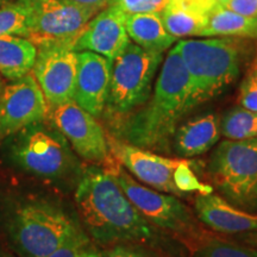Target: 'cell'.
Here are the masks:
<instances>
[{"mask_svg":"<svg viewBox=\"0 0 257 257\" xmlns=\"http://www.w3.org/2000/svg\"><path fill=\"white\" fill-rule=\"evenodd\" d=\"M125 27L130 40L149 51L165 53L176 41L166 30L160 12L126 15Z\"/></svg>","mask_w":257,"mask_h":257,"instance_id":"cell-18","label":"cell"},{"mask_svg":"<svg viewBox=\"0 0 257 257\" xmlns=\"http://www.w3.org/2000/svg\"><path fill=\"white\" fill-rule=\"evenodd\" d=\"M30 11L28 40L44 43H72L96 12L74 6L63 0H22Z\"/></svg>","mask_w":257,"mask_h":257,"instance_id":"cell-9","label":"cell"},{"mask_svg":"<svg viewBox=\"0 0 257 257\" xmlns=\"http://www.w3.org/2000/svg\"><path fill=\"white\" fill-rule=\"evenodd\" d=\"M78 51L72 43H44L37 46L32 74L40 85L49 110L74 101Z\"/></svg>","mask_w":257,"mask_h":257,"instance_id":"cell-10","label":"cell"},{"mask_svg":"<svg viewBox=\"0 0 257 257\" xmlns=\"http://www.w3.org/2000/svg\"><path fill=\"white\" fill-rule=\"evenodd\" d=\"M4 87H5L4 81H3V79L0 78V96H2V93H3V91H4Z\"/></svg>","mask_w":257,"mask_h":257,"instance_id":"cell-32","label":"cell"},{"mask_svg":"<svg viewBox=\"0 0 257 257\" xmlns=\"http://www.w3.org/2000/svg\"><path fill=\"white\" fill-rule=\"evenodd\" d=\"M79 257H101V255L98 251H95V250L87 248V249L83 250L81 253H80Z\"/></svg>","mask_w":257,"mask_h":257,"instance_id":"cell-31","label":"cell"},{"mask_svg":"<svg viewBox=\"0 0 257 257\" xmlns=\"http://www.w3.org/2000/svg\"><path fill=\"white\" fill-rule=\"evenodd\" d=\"M220 136V117L208 112L179 124L172 146L181 159L194 157L211 150L219 142Z\"/></svg>","mask_w":257,"mask_h":257,"instance_id":"cell-17","label":"cell"},{"mask_svg":"<svg viewBox=\"0 0 257 257\" xmlns=\"http://www.w3.org/2000/svg\"><path fill=\"white\" fill-rule=\"evenodd\" d=\"M4 142L8 144L10 160L38 178L62 180L78 173V159L67 138L51 120L28 125Z\"/></svg>","mask_w":257,"mask_h":257,"instance_id":"cell-4","label":"cell"},{"mask_svg":"<svg viewBox=\"0 0 257 257\" xmlns=\"http://www.w3.org/2000/svg\"><path fill=\"white\" fill-rule=\"evenodd\" d=\"M193 257H257V250L223 240H211L200 246Z\"/></svg>","mask_w":257,"mask_h":257,"instance_id":"cell-24","label":"cell"},{"mask_svg":"<svg viewBox=\"0 0 257 257\" xmlns=\"http://www.w3.org/2000/svg\"><path fill=\"white\" fill-rule=\"evenodd\" d=\"M108 149L117 162L141 182L156 191L181 197L175 182L176 170L186 159H172L157 155L152 150L133 146L120 140H107Z\"/></svg>","mask_w":257,"mask_h":257,"instance_id":"cell-13","label":"cell"},{"mask_svg":"<svg viewBox=\"0 0 257 257\" xmlns=\"http://www.w3.org/2000/svg\"><path fill=\"white\" fill-rule=\"evenodd\" d=\"M37 47L25 37H0V74L15 81L27 75L34 68Z\"/></svg>","mask_w":257,"mask_h":257,"instance_id":"cell-20","label":"cell"},{"mask_svg":"<svg viewBox=\"0 0 257 257\" xmlns=\"http://www.w3.org/2000/svg\"><path fill=\"white\" fill-rule=\"evenodd\" d=\"M106 257H154L144 251V250L136 248V246H128L124 244H117L106 251Z\"/></svg>","mask_w":257,"mask_h":257,"instance_id":"cell-29","label":"cell"},{"mask_svg":"<svg viewBox=\"0 0 257 257\" xmlns=\"http://www.w3.org/2000/svg\"><path fill=\"white\" fill-rule=\"evenodd\" d=\"M221 135L231 141L257 138V112L236 106L220 118Z\"/></svg>","mask_w":257,"mask_h":257,"instance_id":"cell-22","label":"cell"},{"mask_svg":"<svg viewBox=\"0 0 257 257\" xmlns=\"http://www.w3.org/2000/svg\"><path fill=\"white\" fill-rule=\"evenodd\" d=\"M219 5L238 15L257 17V0H224Z\"/></svg>","mask_w":257,"mask_h":257,"instance_id":"cell-28","label":"cell"},{"mask_svg":"<svg viewBox=\"0 0 257 257\" xmlns=\"http://www.w3.org/2000/svg\"><path fill=\"white\" fill-rule=\"evenodd\" d=\"M48 114L49 107L34 74L15 80L0 96V143L28 125L46 120Z\"/></svg>","mask_w":257,"mask_h":257,"instance_id":"cell-12","label":"cell"},{"mask_svg":"<svg viewBox=\"0 0 257 257\" xmlns=\"http://www.w3.org/2000/svg\"><path fill=\"white\" fill-rule=\"evenodd\" d=\"M30 11L22 0L8 3L0 8V37L19 36L28 38Z\"/></svg>","mask_w":257,"mask_h":257,"instance_id":"cell-23","label":"cell"},{"mask_svg":"<svg viewBox=\"0 0 257 257\" xmlns=\"http://www.w3.org/2000/svg\"><path fill=\"white\" fill-rule=\"evenodd\" d=\"M166 30L173 37H200L208 21V14L184 0H169L160 12Z\"/></svg>","mask_w":257,"mask_h":257,"instance_id":"cell-19","label":"cell"},{"mask_svg":"<svg viewBox=\"0 0 257 257\" xmlns=\"http://www.w3.org/2000/svg\"><path fill=\"white\" fill-rule=\"evenodd\" d=\"M75 202L88 233L105 244L154 238L152 225L136 210L113 176L92 166L79 180Z\"/></svg>","mask_w":257,"mask_h":257,"instance_id":"cell-2","label":"cell"},{"mask_svg":"<svg viewBox=\"0 0 257 257\" xmlns=\"http://www.w3.org/2000/svg\"><path fill=\"white\" fill-rule=\"evenodd\" d=\"M112 63L113 61L92 51H78L74 101L95 118L105 111Z\"/></svg>","mask_w":257,"mask_h":257,"instance_id":"cell-15","label":"cell"},{"mask_svg":"<svg viewBox=\"0 0 257 257\" xmlns=\"http://www.w3.org/2000/svg\"><path fill=\"white\" fill-rule=\"evenodd\" d=\"M78 226L56 205L29 201L10 217L8 233L21 257H48Z\"/></svg>","mask_w":257,"mask_h":257,"instance_id":"cell-6","label":"cell"},{"mask_svg":"<svg viewBox=\"0 0 257 257\" xmlns=\"http://www.w3.org/2000/svg\"><path fill=\"white\" fill-rule=\"evenodd\" d=\"M63 2L74 6H78V8L91 10V11H94L98 14L100 10L105 9L107 6L108 0H63Z\"/></svg>","mask_w":257,"mask_h":257,"instance_id":"cell-30","label":"cell"},{"mask_svg":"<svg viewBox=\"0 0 257 257\" xmlns=\"http://www.w3.org/2000/svg\"><path fill=\"white\" fill-rule=\"evenodd\" d=\"M238 100L242 107L257 112V75L255 69L243 80Z\"/></svg>","mask_w":257,"mask_h":257,"instance_id":"cell-27","label":"cell"},{"mask_svg":"<svg viewBox=\"0 0 257 257\" xmlns=\"http://www.w3.org/2000/svg\"><path fill=\"white\" fill-rule=\"evenodd\" d=\"M126 15L115 6H106L86 24L74 49L92 51L113 61L130 43L126 27Z\"/></svg>","mask_w":257,"mask_h":257,"instance_id":"cell-14","label":"cell"},{"mask_svg":"<svg viewBox=\"0 0 257 257\" xmlns=\"http://www.w3.org/2000/svg\"><path fill=\"white\" fill-rule=\"evenodd\" d=\"M175 49L191 79L197 106L220 95L238 79L242 51L234 40L229 37L182 40Z\"/></svg>","mask_w":257,"mask_h":257,"instance_id":"cell-3","label":"cell"},{"mask_svg":"<svg viewBox=\"0 0 257 257\" xmlns=\"http://www.w3.org/2000/svg\"><path fill=\"white\" fill-rule=\"evenodd\" d=\"M207 169L221 198L257 212V138L223 141L212 152Z\"/></svg>","mask_w":257,"mask_h":257,"instance_id":"cell-5","label":"cell"},{"mask_svg":"<svg viewBox=\"0 0 257 257\" xmlns=\"http://www.w3.org/2000/svg\"><path fill=\"white\" fill-rule=\"evenodd\" d=\"M49 112L50 120L81 159L91 163H107L110 160L107 137L95 117L75 101L56 106Z\"/></svg>","mask_w":257,"mask_h":257,"instance_id":"cell-11","label":"cell"},{"mask_svg":"<svg viewBox=\"0 0 257 257\" xmlns=\"http://www.w3.org/2000/svg\"><path fill=\"white\" fill-rule=\"evenodd\" d=\"M255 72H256V75H257V67L255 68Z\"/></svg>","mask_w":257,"mask_h":257,"instance_id":"cell-36","label":"cell"},{"mask_svg":"<svg viewBox=\"0 0 257 257\" xmlns=\"http://www.w3.org/2000/svg\"><path fill=\"white\" fill-rule=\"evenodd\" d=\"M213 2H216V3H217V4H220V3H223V2H224V0H213Z\"/></svg>","mask_w":257,"mask_h":257,"instance_id":"cell-35","label":"cell"},{"mask_svg":"<svg viewBox=\"0 0 257 257\" xmlns=\"http://www.w3.org/2000/svg\"><path fill=\"white\" fill-rule=\"evenodd\" d=\"M194 107L191 79L174 47L163 61L152 99L121 125V141L152 152H169L180 120Z\"/></svg>","mask_w":257,"mask_h":257,"instance_id":"cell-1","label":"cell"},{"mask_svg":"<svg viewBox=\"0 0 257 257\" xmlns=\"http://www.w3.org/2000/svg\"><path fill=\"white\" fill-rule=\"evenodd\" d=\"M169 0H108L107 6H115L125 15L161 12Z\"/></svg>","mask_w":257,"mask_h":257,"instance_id":"cell-26","label":"cell"},{"mask_svg":"<svg viewBox=\"0 0 257 257\" xmlns=\"http://www.w3.org/2000/svg\"><path fill=\"white\" fill-rule=\"evenodd\" d=\"M200 37L257 38V17H246L217 4L208 14Z\"/></svg>","mask_w":257,"mask_h":257,"instance_id":"cell-21","label":"cell"},{"mask_svg":"<svg viewBox=\"0 0 257 257\" xmlns=\"http://www.w3.org/2000/svg\"><path fill=\"white\" fill-rule=\"evenodd\" d=\"M106 170L113 176L128 200L150 224L173 232L184 233L194 230V217L175 195L141 185L113 160H108Z\"/></svg>","mask_w":257,"mask_h":257,"instance_id":"cell-8","label":"cell"},{"mask_svg":"<svg viewBox=\"0 0 257 257\" xmlns=\"http://www.w3.org/2000/svg\"><path fill=\"white\" fill-rule=\"evenodd\" d=\"M0 257H14V256H11L10 253L5 252V251H2V250H0Z\"/></svg>","mask_w":257,"mask_h":257,"instance_id":"cell-33","label":"cell"},{"mask_svg":"<svg viewBox=\"0 0 257 257\" xmlns=\"http://www.w3.org/2000/svg\"><path fill=\"white\" fill-rule=\"evenodd\" d=\"M163 53L143 49L134 42L113 60L105 110L125 117L149 100L152 85Z\"/></svg>","mask_w":257,"mask_h":257,"instance_id":"cell-7","label":"cell"},{"mask_svg":"<svg viewBox=\"0 0 257 257\" xmlns=\"http://www.w3.org/2000/svg\"><path fill=\"white\" fill-rule=\"evenodd\" d=\"M8 3H10V0H0V6L8 4Z\"/></svg>","mask_w":257,"mask_h":257,"instance_id":"cell-34","label":"cell"},{"mask_svg":"<svg viewBox=\"0 0 257 257\" xmlns=\"http://www.w3.org/2000/svg\"><path fill=\"white\" fill-rule=\"evenodd\" d=\"M195 213L210 229L221 233H242L257 231V213L244 211L214 193L195 198Z\"/></svg>","mask_w":257,"mask_h":257,"instance_id":"cell-16","label":"cell"},{"mask_svg":"<svg viewBox=\"0 0 257 257\" xmlns=\"http://www.w3.org/2000/svg\"><path fill=\"white\" fill-rule=\"evenodd\" d=\"M88 236L78 225L59 248L48 257H79L83 250L88 248Z\"/></svg>","mask_w":257,"mask_h":257,"instance_id":"cell-25","label":"cell"}]
</instances>
